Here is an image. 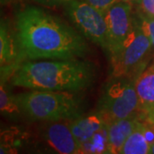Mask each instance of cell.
<instances>
[{
  "mask_svg": "<svg viewBox=\"0 0 154 154\" xmlns=\"http://www.w3.org/2000/svg\"><path fill=\"white\" fill-rule=\"evenodd\" d=\"M38 4H41L43 5L55 6L60 5H67L74 0H34Z\"/></svg>",
  "mask_w": 154,
  "mask_h": 154,
  "instance_id": "obj_19",
  "label": "cell"
},
{
  "mask_svg": "<svg viewBox=\"0 0 154 154\" xmlns=\"http://www.w3.org/2000/svg\"><path fill=\"white\" fill-rule=\"evenodd\" d=\"M140 21L144 32L151 40L152 47L154 48V17L147 16L146 14L145 15L140 14Z\"/></svg>",
  "mask_w": 154,
  "mask_h": 154,
  "instance_id": "obj_16",
  "label": "cell"
},
{
  "mask_svg": "<svg viewBox=\"0 0 154 154\" xmlns=\"http://www.w3.org/2000/svg\"><path fill=\"white\" fill-rule=\"evenodd\" d=\"M67 13L75 26L86 38L101 48L108 50L105 12L86 1L74 0L67 4Z\"/></svg>",
  "mask_w": 154,
  "mask_h": 154,
  "instance_id": "obj_6",
  "label": "cell"
},
{
  "mask_svg": "<svg viewBox=\"0 0 154 154\" xmlns=\"http://www.w3.org/2000/svg\"><path fill=\"white\" fill-rule=\"evenodd\" d=\"M151 146L144 135V124L138 122L135 128L127 139L121 154L150 153Z\"/></svg>",
  "mask_w": 154,
  "mask_h": 154,
  "instance_id": "obj_13",
  "label": "cell"
},
{
  "mask_svg": "<svg viewBox=\"0 0 154 154\" xmlns=\"http://www.w3.org/2000/svg\"><path fill=\"white\" fill-rule=\"evenodd\" d=\"M15 98L22 112L33 120L72 121L82 113L81 100L74 92L33 90Z\"/></svg>",
  "mask_w": 154,
  "mask_h": 154,
  "instance_id": "obj_3",
  "label": "cell"
},
{
  "mask_svg": "<svg viewBox=\"0 0 154 154\" xmlns=\"http://www.w3.org/2000/svg\"><path fill=\"white\" fill-rule=\"evenodd\" d=\"M11 1H12V0H1V5H5V4L11 2Z\"/></svg>",
  "mask_w": 154,
  "mask_h": 154,
  "instance_id": "obj_22",
  "label": "cell"
},
{
  "mask_svg": "<svg viewBox=\"0 0 154 154\" xmlns=\"http://www.w3.org/2000/svg\"><path fill=\"white\" fill-rule=\"evenodd\" d=\"M139 109L146 118L154 110V63L144 70L134 82Z\"/></svg>",
  "mask_w": 154,
  "mask_h": 154,
  "instance_id": "obj_9",
  "label": "cell"
},
{
  "mask_svg": "<svg viewBox=\"0 0 154 154\" xmlns=\"http://www.w3.org/2000/svg\"><path fill=\"white\" fill-rule=\"evenodd\" d=\"M104 118L100 114H93L86 117H78L72 120L69 128L71 129L77 143L81 145L88 140L94 133L106 125ZM81 148V147H80Z\"/></svg>",
  "mask_w": 154,
  "mask_h": 154,
  "instance_id": "obj_12",
  "label": "cell"
},
{
  "mask_svg": "<svg viewBox=\"0 0 154 154\" xmlns=\"http://www.w3.org/2000/svg\"><path fill=\"white\" fill-rule=\"evenodd\" d=\"M0 110L2 115L6 116H17L22 111L15 95H11L7 91L4 80H1L0 86Z\"/></svg>",
  "mask_w": 154,
  "mask_h": 154,
  "instance_id": "obj_15",
  "label": "cell"
},
{
  "mask_svg": "<svg viewBox=\"0 0 154 154\" xmlns=\"http://www.w3.org/2000/svg\"><path fill=\"white\" fill-rule=\"evenodd\" d=\"M140 4L144 14L154 17V0H140Z\"/></svg>",
  "mask_w": 154,
  "mask_h": 154,
  "instance_id": "obj_18",
  "label": "cell"
},
{
  "mask_svg": "<svg viewBox=\"0 0 154 154\" xmlns=\"http://www.w3.org/2000/svg\"><path fill=\"white\" fill-rule=\"evenodd\" d=\"M20 49L17 35H13L7 23L1 22L0 28V63L1 69L6 67H17L20 61Z\"/></svg>",
  "mask_w": 154,
  "mask_h": 154,
  "instance_id": "obj_11",
  "label": "cell"
},
{
  "mask_svg": "<svg viewBox=\"0 0 154 154\" xmlns=\"http://www.w3.org/2000/svg\"><path fill=\"white\" fill-rule=\"evenodd\" d=\"M138 121L132 117L118 119L108 124V153H121L127 139L135 128Z\"/></svg>",
  "mask_w": 154,
  "mask_h": 154,
  "instance_id": "obj_10",
  "label": "cell"
},
{
  "mask_svg": "<svg viewBox=\"0 0 154 154\" xmlns=\"http://www.w3.org/2000/svg\"><path fill=\"white\" fill-rule=\"evenodd\" d=\"M107 25L108 50L110 58L122 48L133 28L134 18L130 3L117 2L105 12Z\"/></svg>",
  "mask_w": 154,
  "mask_h": 154,
  "instance_id": "obj_7",
  "label": "cell"
},
{
  "mask_svg": "<svg viewBox=\"0 0 154 154\" xmlns=\"http://www.w3.org/2000/svg\"><path fill=\"white\" fill-rule=\"evenodd\" d=\"M122 2H126V3H140V0H120Z\"/></svg>",
  "mask_w": 154,
  "mask_h": 154,
  "instance_id": "obj_21",
  "label": "cell"
},
{
  "mask_svg": "<svg viewBox=\"0 0 154 154\" xmlns=\"http://www.w3.org/2000/svg\"><path fill=\"white\" fill-rule=\"evenodd\" d=\"M152 48L149 37L144 32L140 20L134 19L133 28L119 52L111 60V75L120 79L139 65Z\"/></svg>",
  "mask_w": 154,
  "mask_h": 154,
  "instance_id": "obj_5",
  "label": "cell"
},
{
  "mask_svg": "<svg viewBox=\"0 0 154 154\" xmlns=\"http://www.w3.org/2000/svg\"><path fill=\"white\" fill-rule=\"evenodd\" d=\"M139 109L134 84L118 80L110 84L100 101L99 114L107 124L111 122L131 117Z\"/></svg>",
  "mask_w": 154,
  "mask_h": 154,
  "instance_id": "obj_4",
  "label": "cell"
},
{
  "mask_svg": "<svg viewBox=\"0 0 154 154\" xmlns=\"http://www.w3.org/2000/svg\"><path fill=\"white\" fill-rule=\"evenodd\" d=\"M150 153L154 154V143H153V145L151 146V149H150Z\"/></svg>",
  "mask_w": 154,
  "mask_h": 154,
  "instance_id": "obj_23",
  "label": "cell"
},
{
  "mask_svg": "<svg viewBox=\"0 0 154 154\" xmlns=\"http://www.w3.org/2000/svg\"><path fill=\"white\" fill-rule=\"evenodd\" d=\"M16 31L21 60L82 58L88 51L85 39L74 28L38 7L28 6L17 13Z\"/></svg>",
  "mask_w": 154,
  "mask_h": 154,
  "instance_id": "obj_1",
  "label": "cell"
},
{
  "mask_svg": "<svg viewBox=\"0 0 154 154\" xmlns=\"http://www.w3.org/2000/svg\"><path fill=\"white\" fill-rule=\"evenodd\" d=\"M84 1H86L89 5L94 6L95 8L99 9L103 12H105L109 8L116 4L117 2H120V0H84Z\"/></svg>",
  "mask_w": 154,
  "mask_h": 154,
  "instance_id": "obj_17",
  "label": "cell"
},
{
  "mask_svg": "<svg viewBox=\"0 0 154 154\" xmlns=\"http://www.w3.org/2000/svg\"><path fill=\"white\" fill-rule=\"evenodd\" d=\"M45 129L44 138L50 146L61 154L81 153V148L69 125L52 122Z\"/></svg>",
  "mask_w": 154,
  "mask_h": 154,
  "instance_id": "obj_8",
  "label": "cell"
},
{
  "mask_svg": "<svg viewBox=\"0 0 154 154\" xmlns=\"http://www.w3.org/2000/svg\"><path fill=\"white\" fill-rule=\"evenodd\" d=\"M147 120H148L149 122H152L153 123L154 122V110L153 112L151 114V115L149 116L148 117H147Z\"/></svg>",
  "mask_w": 154,
  "mask_h": 154,
  "instance_id": "obj_20",
  "label": "cell"
},
{
  "mask_svg": "<svg viewBox=\"0 0 154 154\" xmlns=\"http://www.w3.org/2000/svg\"><path fill=\"white\" fill-rule=\"evenodd\" d=\"M94 77L92 64L81 58L29 60L13 73L11 83L32 90L77 92L88 88Z\"/></svg>",
  "mask_w": 154,
  "mask_h": 154,
  "instance_id": "obj_2",
  "label": "cell"
},
{
  "mask_svg": "<svg viewBox=\"0 0 154 154\" xmlns=\"http://www.w3.org/2000/svg\"><path fill=\"white\" fill-rule=\"evenodd\" d=\"M108 124H106L81 145V153H108Z\"/></svg>",
  "mask_w": 154,
  "mask_h": 154,
  "instance_id": "obj_14",
  "label": "cell"
}]
</instances>
